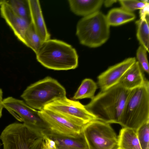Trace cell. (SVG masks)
<instances>
[{
    "label": "cell",
    "instance_id": "6da1fadb",
    "mask_svg": "<svg viewBox=\"0 0 149 149\" xmlns=\"http://www.w3.org/2000/svg\"><path fill=\"white\" fill-rule=\"evenodd\" d=\"M131 90L118 83L100 90L85 107L97 120L109 124H118Z\"/></svg>",
    "mask_w": 149,
    "mask_h": 149
},
{
    "label": "cell",
    "instance_id": "7a4b0ae2",
    "mask_svg": "<svg viewBox=\"0 0 149 149\" xmlns=\"http://www.w3.org/2000/svg\"><path fill=\"white\" fill-rule=\"evenodd\" d=\"M36 54L37 61L49 69L68 70L78 66V56L75 49L60 40L49 39L44 42Z\"/></svg>",
    "mask_w": 149,
    "mask_h": 149
},
{
    "label": "cell",
    "instance_id": "3957f363",
    "mask_svg": "<svg viewBox=\"0 0 149 149\" xmlns=\"http://www.w3.org/2000/svg\"><path fill=\"white\" fill-rule=\"evenodd\" d=\"M149 121V82L131 90L118 124L123 127L137 130Z\"/></svg>",
    "mask_w": 149,
    "mask_h": 149
},
{
    "label": "cell",
    "instance_id": "277c9868",
    "mask_svg": "<svg viewBox=\"0 0 149 149\" xmlns=\"http://www.w3.org/2000/svg\"><path fill=\"white\" fill-rule=\"evenodd\" d=\"M21 97L29 106L40 111L52 102L66 97V91L57 80L47 77L28 86Z\"/></svg>",
    "mask_w": 149,
    "mask_h": 149
},
{
    "label": "cell",
    "instance_id": "5b68a950",
    "mask_svg": "<svg viewBox=\"0 0 149 149\" xmlns=\"http://www.w3.org/2000/svg\"><path fill=\"white\" fill-rule=\"evenodd\" d=\"M76 35L80 43L91 48L99 47L109 38L110 26L105 16L98 11L83 17L78 22Z\"/></svg>",
    "mask_w": 149,
    "mask_h": 149
},
{
    "label": "cell",
    "instance_id": "8992f818",
    "mask_svg": "<svg viewBox=\"0 0 149 149\" xmlns=\"http://www.w3.org/2000/svg\"><path fill=\"white\" fill-rule=\"evenodd\" d=\"M39 114L46 125L42 131L73 138L83 134V130L87 123L60 113L43 109Z\"/></svg>",
    "mask_w": 149,
    "mask_h": 149
},
{
    "label": "cell",
    "instance_id": "52a82bcc",
    "mask_svg": "<svg viewBox=\"0 0 149 149\" xmlns=\"http://www.w3.org/2000/svg\"><path fill=\"white\" fill-rule=\"evenodd\" d=\"M83 133L88 149H117L118 138L109 123L96 120L84 126Z\"/></svg>",
    "mask_w": 149,
    "mask_h": 149
},
{
    "label": "cell",
    "instance_id": "ba28073f",
    "mask_svg": "<svg viewBox=\"0 0 149 149\" xmlns=\"http://www.w3.org/2000/svg\"><path fill=\"white\" fill-rule=\"evenodd\" d=\"M41 132L31 129L23 123H13L7 126L0 136L3 149H30Z\"/></svg>",
    "mask_w": 149,
    "mask_h": 149
},
{
    "label": "cell",
    "instance_id": "9c48e42d",
    "mask_svg": "<svg viewBox=\"0 0 149 149\" xmlns=\"http://www.w3.org/2000/svg\"><path fill=\"white\" fill-rule=\"evenodd\" d=\"M2 104L15 118L23 122L28 127L41 132L46 129V124L39 111L31 107L24 101L9 97L3 99Z\"/></svg>",
    "mask_w": 149,
    "mask_h": 149
},
{
    "label": "cell",
    "instance_id": "30bf717a",
    "mask_svg": "<svg viewBox=\"0 0 149 149\" xmlns=\"http://www.w3.org/2000/svg\"><path fill=\"white\" fill-rule=\"evenodd\" d=\"M44 109L82 120L86 123L97 120L79 102L70 100L66 97L46 105Z\"/></svg>",
    "mask_w": 149,
    "mask_h": 149
},
{
    "label": "cell",
    "instance_id": "8fae6325",
    "mask_svg": "<svg viewBox=\"0 0 149 149\" xmlns=\"http://www.w3.org/2000/svg\"><path fill=\"white\" fill-rule=\"evenodd\" d=\"M136 61L135 57H130L109 67L97 77L100 90H104L118 84L126 71Z\"/></svg>",
    "mask_w": 149,
    "mask_h": 149
},
{
    "label": "cell",
    "instance_id": "7c38bea8",
    "mask_svg": "<svg viewBox=\"0 0 149 149\" xmlns=\"http://www.w3.org/2000/svg\"><path fill=\"white\" fill-rule=\"evenodd\" d=\"M0 6L1 17L18 39L24 43L25 33L31 22L16 14L4 1Z\"/></svg>",
    "mask_w": 149,
    "mask_h": 149
},
{
    "label": "cell",
    "instance_id": "4fadbf2b",
    "mask_svg": "<svg viewBox=\"0 0 149 149\" xmlns=\"http://www.w3.org/2000/svg\"><path fill=\"white\" fill-rule=\"evenodd\" d=\"M31 23L43 42L50 39V35L45 22L40 4L38 0H29Z\"/></svg>",
    "mask_w": 149,
    "mask_h": 149
},
{
    "label": "cell",
    "instance_id": "5bb4252c",
    "mask_svg": "<svg viewBox=\"0 0 149 149\" xmlns=\"http://www.w3.org/2000/svg\"><path fill=\"white\" fill-rule=\"evenodd\" d=\"M53 140L56 149H88L83 134L77 138H73L42 131L41 132Z\"/></svg>",
    "mask_w": 149,
    "mask_h": 149
},
{
    "label": "cell",
    "instance_id": "9a60e30c",
    "mask_svg": "<svg viewBox=\"0 0 149 149\" xmlns=\"http://www.w3.org/2000/svg\"><path fill=\"white\" fill-rule=\"evenodd\" d=\"M141 67L138 61H136L125 72L118 83L124 88L132 90L141 86L145 78Z\"/></svg>",
    "mask_w": 149,
    "mask_h": 149
},
{
    "label": "cell",
    "instance_id": "2e32d148",
    "mask_svg": "<svg viewBox=\"0 0 149 149\" xmlns=\"http://www.w3.org/2000/svg\"><path fill=\"white\" fill-rule=\"evenodd\" d=\"M71 11L75 14L85 17L99 11L103 0H69Z\"/></svg>",
    "mask_w": 149,
    "mask_h": 149
},
{
    "label": "cell",
    "instance_id": "e0dca14e",
    "mask_svg": "<svg viewBox=\"0 0 149 149\" xmlns=\"http://www.w3.org/2000/svg\"><path fill=\"white\" fill-rule=\"evenodd\" d=\"M118 138V147L120 149H141L136 130L123 127Z\"/></svg>",
    "mask_w": 149,
    "mask_h": 149
},
{
    "label": "cell",
    "instance_id": "ac0fdd59",
    "mask_svg": "<svg viewBox=\"0 0 149 149\" xmlns=\"http://www.w3.org/2000/svg\"><path fill=\"white\" fill-rule=\"evenodd\" d=\"M106 17L110 26H118L133 20L136 16L132 12L128 11L121 7L110 10Z\"/></svg>",
    "mask_w": 149,
    "mask_h": 149
},
{
    "label": "cell",
    "instance_id": "d6986e66",
    "mask_svg": "<svg viewBox=\"0 0 149 149\" xmlns=\"http://www.w3.org/2000/svg\"><path fill=\"white\" fill-rule=\"evenodd\" d=\"M97 88V84L92 79H85L82 81L72 99L74 100L84 98L91 99L95 96Z\"/></svg>",
    "mask_w": 149,
    "mask_h": 149
},
{
    "label": "cell",
    "instance_id": "ffe728a7",
    "mask_svg": "<svg viewBox=\"0 0 149 149\" xmlns=\"http://www.w3.org/2000/svg\"><path fill=\"white\" fill-rule=\"evenodd\" d=\"M137 26L136 36L141 45L149 52V15L143 19L136 21Z\"/></svg>",
    "mask_w": 149,
    "mask_h": 149
},
{
    "label": "cell",
    "instance_id": "44dd1931",
    "mask_svg": "<svg viewBox=\"0 0 149 149\" xmlns=\"http://www.w3.org/2000/svg\"><path fill=\"white\" fill-rule=\"evenodd\" d=\"M4 2L16 14L31 22L29 0H5Z\"/></svg>",
    "mask_w": 149,
    "mask_h": 149
},
{
    "label": "cell",
    "instance_id": "7402d4cb",
    "mask_svg": "<svg viewBox=\"0 0 149 149\" xmlns=\"http://www.w3.org/2000/svg\"><path fill=\"white\" fill-rule=\"evenodd\" d=\"M43 42L31 23L25 33L24 44L31 48L36 54Z\"/></svg>",
    "mask_w": 149,
    "mask_h": 149
},
{
    "label": "cell",
    "instance_id": "603a6c76",
    "mask_svg": "<svg viewBox=\"0 0 149 149\" xmlns=\"http://www.w3.org/2000/svg\"><path fill=\"white\" fill-rule=\"evenodd\" d=\"M136 133L141 149H149V121L140 127Z\"/></svg>",
    "mask_w": 149,
    "mask_h": 149
},
{
    "label": "cell",
    "instance_id": "cb8c5ba5",
    "mask_svg": "<svg viewBox=\"0 0 149 149\" xmlns=\"http://www.w3.org/2000/svg\"><path fill=\"white\" fill-rule=\"evenodd\" d=\"M121 8L125 10L131 12L138 9H141L147 4L141 1L137 0H119Z\"/></svg>",
    "mask_w": 149,
    "mask_h": 149
},
{
    "label": "cell",
    "instance_id": "d4e9b609",
    "mask_svg": "<svg viewBox=\"0 0 149 149\" xmlns=\"http://www.w3.org/2000/svg\"><path fill=\"white\" fill-rule=\"evenodd\" d=\"M146 50L141 45L137 49L136 53V58L142 70L148 74L149 63L147 57Z\"/></svg>",
    "mask_w": 149,
    "mask_h": 149
},
{
    "label": "cell",
    "instance_id": "484cf974",
    "mask_svg": "<svg viewBox=\"0 0 149 149\" xmlns=\"http://www.w3.org/2000/svg\"><path fill=\"white\" fill-rule=\"evenodd\" d=\"M41 134L43 139L42 147L45 149H56L54 141L44 134Z\"/></svg>",
    "mask_w": 149,
    "mask_h": 149
},
{
    "label": "cell",
    "instance_id": "4316f807",
    "mask_svg": "<svg viewBox=\"0 0 149 149\" xmlns=\"http://www.w3.org/2000/svg\"><path fill=\"white\" fill-rule=\"evenodd\" d=\"M42 136L38 138L33 142L30 149H45L42 147Z\"/></svg>",
    "mask_w": 149,
    "mask_h": 149
},
{
    "label": "cell",
    "instance_id": "83f0119b",
    "mask_svg": "<svg viewBox=\"0 0 149 149\" xmlns=\"http://www.w3.org/2000/svg\"><path fill=\"white\" fill-rule=\"evenodd\" d=\"M140 19L145 18L146 16L149 15V4H147L144 7L140 10Z\"/></svg>",
    "mask_w": 149,
    "mask_h": 149
},
{
    "label": "cell",
    "instance_id": "f1b7e54d",
    "mask_svg": "<svg viewBox=\"0 0 149 149\" xmlns=\"http://www.w3.org/2000/svg\"><path fill=\"white\" fill-rule=\"evenodd\" d=\"M3 92L2 89L0 88V118L2 116V112L3 107L2 104Z\"/></svg>",
    "mask_w": 149,
    "mask_h": 149
},
{
    "label": "cell",
    "instance_id": "f546056e",
    "mask_svg": "<svg viewBox=\"0 0 149 149\" xmlns=\"http://www.w3.org/2000/svg\"><path fill=\"white\" fill-rule=\"evenodd\" d=\"M117 0H104L103 3L105 6L107 7H109L111 6L112 4L117 1Z\"/></svg>",
    "mask_w": 149,
    "mask_h": 149
},
{
    "label": "cell",
    "instance_id": "4dcf8cb0",
    "mask_svg": "<svg viewBox=\"0 0 149 149\" xmlns=\"http://www.w3.org/2000/svg\"><path fill=\"white\" fill-rule=\"evenodd\" d=\"M141 1L145 4H149V1L148 0H142Z\"/></svg>",
    "mask_w": 149,
    "mask_h": 149
},
{
    "label": "cell",
    "instance_id": "1f68e13d",
    "mask_svg": "<svg viewBox=\"0 0 149 149\" xmlns=\"http://www.w3.org/2000/svg\"><path fill=\"white\" fill-rule=\"evenodd\" d=\"M4 0H0V6L4 2Z\"/></svg>",
    "mask_w": 149,
    "mask_h": 149
},
{
    "label": "cell",
    "instance_id": "d6a6232c",
    "mask_svg": "<svg viewBox=\"0 0 149 149\" xmlns=\"http://www.w3.org/2000/svg\"><path fill=\"white\" fill-rule=\"evenodd\" d=\"M0 146H1V143H0Z\"/></svg>",
    "mask_w": 149,
    "mask_h": 149
},
{
    "label": "cell",
    "instance_id": "836d02e7",
    "mask_svg": "<svg viewBox=\"0 0 149 149\" xmlns=\"http://www.w3.org/2000/svg\"><path fill=\"white\" fill-rule=\"evenodd\" d=\"M119 149V148H118V149Z\"/></svg>",
    "mask_w": 149,
    "mask_h": 149
},
{
    "label": "cell",
    "instance_id": "e575fe53",
    "mask_svg": "<svg viewBox=\"0 0 149 149\" xmlns=\"http://www.w3.org/2000/svg\"><path fill=\"white\" fill-rule=\"evenodd\" d=\"M119 149H120L119 148Z\"/></svg>",
    "mask_w": 149,
    "mask_h": 149
}]
</instances>
